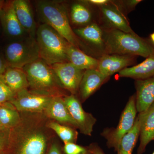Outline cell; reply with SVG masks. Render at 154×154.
I'll list each match as a JSON object with an SVG mask.
<instances>
[{"label": "cell", "mask_w": 154, "mask_h": 154, "mask_svg": "<svg viewBox=\"0 0 154 154\" xmlns=\"http://www.w3.org/2000/svg\"><path fill=\"white\" fill-rule=\"evenodd\" d=\"M20 113L21 121L12 128V140L8 142L12 154H46L54 137L46 126L49 119L43 113Z\"/></svg>", "instance_id": "cell-1"}, {"label": "cell", "mask_w": 154, "mask_h": 154, "mask_svg": "<svg viewBox=\"0 0 154 154\" xmlns=\"http://www.w3.org/2000/svg\"><path fill=\"white\" fill-rule=\"evenodd\" d=\"M139 113L141 117L140 143L137 154H143L145 152L147 145L154 139V103L147 110Z\"/></svg>", "instance_id": "cell-18"}, {"label": "cell", "mask_w": 154, "mask_h": 154, "mask_svg": "<svg viewBox=\"0 0 154 154\" xmlns=\"http://www.w3.org/2000/svg\"><path fill=\"white\" fill-rule=\"evenodd\" d=\"M43 113L48 119L78 128L76 123L69 112L62 96L53 97Z\"/></svg>", "instance_id": "cell-13"}, {"label": "cell", "mask_w": 154, "mask_h": 154, "mask_svg": "<svg viewBox=\"0 0 154 154\" xmlns=\"http://www.w3.org/2000/svg\"><path fill=\"white\" fill-rule=\"evenodd\" d=\"M102 17L111 29L126 33H134L124 13L113 2L99 7Z\"/></svg>", "instance_id": "cell-14"}, {"label": "cell", "mask_w": 154, "mask_h": 154, "mask_svg": "<svg viewBox=\"0 0 154 154\" xmlns=\"http://www.w3.org/2000/svg\"><path fill=\"white\" fill-rule=\"evenodd\" d=\"M51 66L63 89L73 95L76 94L85 70L70 62L56 63Z\"/></svg>", "instance_id": "cell-10"}, {"label": "cell", "mask_w": 154, "mask_h": 154, "mask_svg": "<svg viewBox=\"0 0 154 154\" xmlns=\"http://www.w3.org/2000/svg\"><path fill=\"white\" fill-rule=\"evenodd\" d=\"M0 20L4 31L7 35L13 38H25L29 37L17 18L13 1L5 3Z\"/></svg>", "instance_id": "cell-11"}, {"label": "cell", "mask_w": 154, "mask_h": 154, "mask_svg": "<svg viewBox=\"0 0 154 154\" xmlns=\"http://www.w3.org/2000/svg\"><path fill=\"white\" fill-rule=\"evenodd\" d=\"M8 66L6 63V60H3L0 57V76L5 72Z\"/></svg>", "instance_id": "cell-34"}, {"label": "cell", "mask_w": 154, "mask_h": 154, "mask_svg": "<svg viewBox=\"0 0 154 154\" xmlns=\"http://www.w3.org/2000/svg\"><path fill=\"white\" fill-rule=\"evenodd\" d=\"M53 97L33 94L26 89L17 93L10 102L19 112L43 113Z\"/></svg>", "instance_id": "cell-8"}, {"label": "cell", "mask_w": 154, "mask_h": 154, "mask_svg": "<svg viewBox=\"0 0 154 154\" xmlns=\"http://www.w3.org/2000/svg\"><path fill=\"white\" fill-rule=\"evenodd\" d=\"M36 41L39 58L48 65L69 62L68 51L70 44L48 25L42 24L37 28Z\"/></svg>", "instance_id": "cell-5"}, {"label": "cell", "mask_w": 154, "mask_h": 154, "mask_svg": "<svg viewBox=\"0 0 154 154\" xmlns=\"http://www.w3.org/2000/svg\"><path fill=\"white\" fill-rule=\"evenodd\" d=\"M150 41L154 46V32L150 35Z\"/></svg>", "instance_id": "cell-36"}, {"label": "cell", "mask_w": 154, "mask_h": 154, "mask_svg": "<svg viewBox=\"0 0 154 154\" xmlns=\"http://www.w3.org/2000/svg\"><path fill=\"white\" fill-rule=\"evenodd\" d=\"M152 154H154V151L152 153Z\"/></svg>", "instance_id": "cell-39"}, {"label": "cell", "mask_w": 154, "mask_h": 154, "mask_svg": "<svg viewBox=\"0 0 154 154\" xmlns=\"http://www.w3.org/2000/svg\"><path fill=\"white\" fill-rule=\"evenodd\" d=\"M5 54L8 66L17 68L23 69L39 58L36 39L29 37L9 44Z\"/></svg>", "instance_id": "cell-6"}, {"label": "cell", "mask_w": 154, "mask_h": 154, "mask_svg": "<svg viewBox=\"0 0 154 154\" xmlns=\"http://www.w3.org/2000/svg\"><path fill=\"white\" fill-rule=\"evenodd\" d=\"M21 119L20 112L13 105H0V123L6 130L17 126Z\"/></svg>", "instance_id": "cell-24"}, {"label": "cell", "mask_w": 154, "mask_h": 154, "mask_svg": "<svg viewBox=\"0 0 154 154\" xmlns=\"http://www.w3.org/2000/svg\"><path fill=\"white\" fill-rule=\"evenodd\" d=\"M46 126L55 132L64 143L76 142L78 133L71 127L61 124L49 119L47 122Z\"/></svg>", "instance_id": "cell-25"}, {"label": "cell", "mask_w": 154, "mask_h": 154, "mask_svg": "<svg viewBox=\"0 0 154 154\" xmlns=\"http://www.w3.org/2000/svg\"><path fill=\"white\" fill-rule=\"evenodd\" d=\"M0 79L16 94L29 88L27 76L23 69L8 66Z\"/></svg>", "instance_id": "cell-21"}, {"label": "cell", "mask_w": 154, "mask_h": 154, "mask_svg": "<svg viewBox=\"0 0 154 154\" xmlns=\"http://www.w3.org/2000/svg\"><path fill=\"white\" fill-rule=\"evenodd\" d=\"M16 95V93L0 79V105L11 102Z\"/></svg>", "instance_id": "cell-28"}, {"label": "cell", "mask_w": 154, "mask_h": 154, "mask_svg": "<svg viewBox=\"0 0 154 154\" xmlns=\"http://www.w3.org/2000/svg\"><path fill=\"white\" fill-rule=\"evenodd\" d=\"M92 13L85 4L78 2L73 4L71 8V20L74 24L87 25L91 23Z\"/></svg>", "instance_id": "cell-26"}, {"label": "cell", "mask_w": 154, "mask_h": 154, "mask_svg": "<svg viewBox=\"0 0 154 154\" xmlns=\"http://www.w3.org/2000/svg\"><path fill=\"white\" fill-rule=\"evenodd\" d=\"M63 154H93L88 147H84L73 143H64L63 147Z\"/></svg>", "instance_id": "cell-27"}, {"label": "cell", "mask_w": 154, "mask_h": 154, "mask_svg": "<svg viewBox=\"0 0 154 154\" xmlns=\"http://www.w3.org/2000/svg\"><path fill=\"white\" fill-rule=\"evenodd\" d=\"M8 138L4 133L0 131V151H5L8 147Z\"/></svg>", "instance_id": "cell-31"}, {"label": "cell", "mask_w": 154, "mask_h": 154, "mask_svg": "<svg viewBox=\"0 0 154 154\" xmlns=\"http://www.w3.org/2000/svg\"><path fill=\"white\" fill-rule=\"evenodd\" d=\"M134 60V56L105 54L98 60L97 69L102 75L108 78L128 67L133 63Z\"/></svg>", "instance_id": "cell-12"}, {"label": "cell", "mask_w": 154, "mask_h": 154, "mask_svg": "<svg viewBox=\"0 0 154 154\" xmlns=\"http://www.w3.org/2000/svg\"><path fill=\"white\" fill-rule=\"evenodd\" d=\"M141 2H142V1L141 0H128L119 1V2H117L118 4L117 5L114 2V3L121 11L122 9L123 8L127 12H130L133 10L136 6Z\"/></svg>", "instance_id": "cell-29"}, {"label": "cell", "mask_w": 154, "mask_h": 154, "mask_svg": "<svg viewBox=\"0 0 154 154\" xmlns=\"http://www.w3.org/2000/svg\"><path fill=\"white\" fill-rule=\"evenodd\" d=\"M5 2L4 1H1L0 0V14L2 13V11L3 8H4V5H5Z\"/></svg>", "instance_id": "cell-35"}, {"label": "cell", "mask_w": 154, "mask_h": 154, "mask_svg": "<svg viewBox=\"0 0 154 154\" xmlns=\"http://www.w3.org/2000/svg\"><path fill=\"white\" fill-rule=\"evenodd\" d=\"M107 78L98 69L85 70L79 90L82 101H86L99 89Z\"/></svg>", "instance_id": "cell-17"}, {"label": "cell", "mask_w": 154, "mask_h": 154, "mask_svg": "<svg viewBox=\"0 0 154 154\" xmlns=\"http://www.w3.org/2000/svg\"><path fill=\"white\" fill-rule=\"evenodd\" d=\"M85 2L86 3H89L91 5H94L100 7V6L107 5L110 2V1L108 0H88V1H85Z\"/></svg>", "instance_id": "cell-33"}, {"label": "cell", "mask_w": 154, "mask_h": 154, "mask_svg": "<svg viewBox=\"0 0 154 154\" xmlns=\"http://www.w3.org/2000/svg\"><path fill=\"white\" fill-rule=\"evenodd\" d=\"M0 154H5V151H0Z\"/></svg>", "instance_id": "cell-38"}, {"label": "cell", "mask_w": 154, "mask_h": 154, "mask_svg": "<svg viewBox=\"0 0 154 154\" xmlns=\"http://www.w3.org/2000/svg\"><path fill=\"white\" fill-rule=\"evenodd\" d=\"M88 147L93 154H105L103 150L97 144L92 143Z\"/></svg>", "instance_id": "cell-32"}, {"label": "cell", "mask_w": 154, "mask_h": 154, "mask_svg": "<svg viewBox=\"0 0 154 154\" xmlns=\"http://www.w3.org/2000/svg\"><path fill=\"white\" fill-rule=\"evenodd\" d=\"M14 9L19 22L30 38L36 39L37 27L29 2L25 0L13 1Z\"/></svg>", "instance_id": "cell-16"}, {"label": "cell", "mask_w": 154, "mask_h": 154, "mask_svg": "<svg viewBox=\"0 0 154 154\" xmlns=\"http://www.w3.org/2000/svg\"><path fill=\"white\" fill-rule=\"evenodd\" d=\"M69 62L77 68L86 70L97 69L99 60L83 52L79 48L70 45L68 51Z\"/></svg>", "instance_id": "cell-22"}, {"label": "cell", "mask_w": 154, "mask_h": 154, "mask_svg": "<svg viewBox=\"0 0 154 154\" xmlns=\"http://www.w3.org/2000/svg\"><path fill=\"white\" fill-rule=\"evenodd\" d=\"M119 76L143 80L154 76V54L141 63L126 67L119 72Z\"/></svg>", "instance_id": "cell-20"}, {"label": "cell", "mask_w": 154, "mask_h": 154, "mask_svg": "<svg viewBox=\"0 0 154 154\" xmlns=\"http://www.w3.org/2000/svg\"><path fill=\"white\" fill-rule=\"evenodd\" d=\"M141 117L140 114L136 118L131 130L123 137L120 141L117 154H132L133 150L139 136Z\"/></svg>", "instance_id": "cell-23"}, {"label": "cell", "mask_w": 154, "mask_h": 154, "mask_svg": "<svg viewBox=\"0 0 154 154\" xmlns=\"http://www.w3.org/2000/svg\"><path fill=\"white\" fill-rule=\"evenodd\" d=\"M36 11L43 24L48 25L70 44L79 48L80 42L72 29L66 6L60 2L42 0L36 4Z\"/></svg>", "instance_id": "cell-4"}, {"label": "cell", "mask_w": 154, "mask_h": 154, "mask_svg": "<svg viewBox=\"0 0 154 154\" xmlns=\"http://www.w3.org/2000/svg\"><path fill=\"white\" fill-rule=\"evenodd\" d=\"M46 154H63V147L54 137L51 141Z\"/></svg>", "instance_id": "cell-30"}, {"label": "cell", "mask_w": 154, "mask_h": 154, "mask_svg": "<svg viewBox=\"0 0 154 154\" xmlns=\"http://www.w3.org/2000/svg\"><path fill=\"white\" fill-rule=\"evenodd\" d=\"M137 112L136 94H134L130 98L116 128L105 130L102 133V135L107 140L108 148H113L114 150L117 151L122 139L133 127Z\"/></svg>", "instance_id": "cell-7"}, {"label": "cell", "mask_w": 154, "mask_h": 154, "mask_svg": "<svg viewBox=\"0 0 154 154\" xmlns=\"http://www.w3.org/2000/svg\"><path fill=\"white\" fill-rule=\"evenodd\" d=\"M23 69L29 84L28 90L31 93L50 97L66 96L52 67L41 59L27 65Z\"/></svg>", "instance_id": "cell-3"}, {"label": "cell", "mask_w": 154, "mask_h": 154, "mask_svg": "<svg viewBox=\"0 0 154 154\" xmlns=\"http://www.w3.org/2000/svg\"><path fill=\"white\" fill-rule=\"evenodd\" d=\"M5 130H6L5 128L2 125L1 123H0V131H4Z\"/></svg>", "instance_id": "cell-37"}, {"label": "cell", "mask_w": 154, "mask_h": 154, "mask_svg": "<svg viewBox=\"0 0 154 154\" xmlns=\"http://www.w3.org/2000/svg\"><path fill=\"white\" fill-rule=\"evenodd\" d=\"M73 31L78 37L82 38L105 54L104 32L98 24L90 23L84 27L73 29Z\"/></svg>", "instance_id": "cell-19"}, {"label": "cell", "mask_w": 154, "mask_h": 154, "mask_svg": "<svg viewBox=\"0 0 154 154\" xmlns=\"http://www.w3.org/2000/svg\"><path fill=\"white\" fill-rule=\"evenodd\" d=\"M105 54L132 55L147 58L154 54V46L150 40L134 33L111 29L104 32Z\"/></svg>", "instance_id": "cell-2"}, {"label": "cell", "mask_w": 154, "mask_h": 154, "mask_svg": "<svg viewBox=\"0 0 154 154\" xmlns=\"http://www.w3.org/2000/svg\"><path fill=\"white\" fill-rule=\"evenodd\" d=\"M63 99L81 133L91 136L94 125L96 123V119L91 113L84 110L81 102L75 95L71 94L64 96Z\"/></svg>", "instance_id": "cell-9"}, {"label": "cell", "mask_w": 154, "mask_h": 154, "mask_svg": "<svg viewBox=\"0 0 154 154\" xmlns=\"http://www.w3.org/2000/svg\"><path fill=\"white\" fill-rule=\"evenodd\" d=\"M136 107L139 113L147 110L154 103V76L136 80Z\"/></svg>", "instance_id": "cell-15"}]
</instances>
